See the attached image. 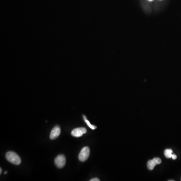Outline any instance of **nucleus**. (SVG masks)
Returning a JSON list of instances; mask_svg holds the SVG:
<instances>
[{
    "label": "nucleus",
    "mask_w": 181,
    "mask_h": 181,
    "mask_svg": "<svg viewBox=\"0 0 181 181\" xmlns=\"http://www.w3.org/2000/svg\"><path fill=\"white\" fill-rule=\"evenodd\" d=\"M6 158L8 162L15 165H19L21 164V159L17 154L13 151H9L7 153Z\"/></svg>",
    "instance_id": "1"
},
{
    "label": "nucleus",
    "mask_w": 181,
    "mask_h": 181,
    "mask_svg": "<svg viewBox=\"0 0 181 181\" xmlns=\"http://www.w3.org/2000/svg\"><path fill=\"white\" fill-rule=\"evenodd\" d=\"M90 149L87 146L83 147L82 150H81V152L79 155V159L81 162H85L87 160L90 155Z\"/></svg>",
    "instance_id": "2"
},
{
    "label": "nucleus",
    "mask_w": 181,
    "mask_h": 181,
    "mask_svg": "<svg viewBox=\"0 0 181 181\" xmlns=\"http://www.w3.org/2000/svg\"><path fill=\"white\" fill-rule=\"evenodd\" d=\"M65 163H66L65 157L63 155H58L55 159V164L58 168H63L65 165Z\"/></svg>",
    "instance_id": "3"
},
{
    "label": "nucleus",
    "mask_w": 181,
    "mask_h": 181,
    "mask_svg": "<svg viewBox=\"0 0 181 181\" xmlns=\"http://www.w3.org/2000/svg\"><path fill=\"white\" fill-rule=\"evenodd\" d=\"M161 163H162V160L160 158H154L153 160H150L149 162H147V168L149 169V170L152 171L154 169V168L156 164H160Z\"/></svg>",
    "instance_id": "4"
},
{
    "label": "nucleus",
    "mask_w": 181,
    "mask_h": 181,
    "mask_svg": "<svg viewBox=\"0 0 181 181\" xmlns=\"http://www.w3.org/2000/svg\"><path fill=\"white\" fill-rule=\"evenodd\" d=\"M87 132V129L84 127L77 128L73 130L72 131V136L76 137L82 136L83 134Z\"/></svg>",
    "instance_id": "5"
},
{
    "label": "nucleus",
    "mask_w": 181,
    "mask_h": 181,
    "mask_svg": "<svg viewBox=\"0 0 181 181\" xmlns=\"http://www.w3.org/2000/svg\"><path fill=\"white\" fill-rule=\"evenodd\" d=\"M60 128L59 126H56L52 129L50 134V138L51 140H55L60 136Z\"/></svg>",
    "instance_id": "6"
},
{
    "label": "nucleus",
    "mask_w": 181,
    "mask_h": 181,
    "mask_svg": "<svg viewBox=\"0 0 181 181\" xmlns=\"http://www.w3.org/2000/svg\"><path fill=\"white\" fill-rule=\"evenodd\" d=\"M173 150L171 149H167L164 151V156L167 159H171L173 155Z\"/></svg>",
    "instance_id": "7"
},
{
    "label": "nucleus",
    "mask_w": 181,
    "mask_h": 181,
    "mask_svg": "<svg viewBox=\"0 0 181 181\" xmlns=\"http://www.w3.org/2000/svg\"><path fill=\"white\" fill-rule=\"evenodd\" d=\"M83 118H84V120H85V122H86V123L87 124V125L89 126V127L91 128L92 129H93V130H95V129H96L97 126H94V125H92V124H91V123H90V122L87 119L86 116L83 115Z\"/></svg>",
    "instance_id": "8"
},
{
    "label": "nucleus",
    "mask_w": 181,
    "mask_h": 181,
    "mask_svg": "<svg viewBox=\"0 0 181 181\" xmlns=\"http://www.w3.org/2000/svg\"><path fill=\"white\" fill-rule=\"evenodd\" d=\"M177 155H174V154H173V155H172V158L173 160H176V159H177Z\"/></svg>",
    "instance_id": "9"
},
{
    "label": "nucleus",
    "mask_w": 181,
    "mask_h": 181,
    "mask_svg": "<svg viewBox=\"0 0 181 181\" xmlns=\"http://www.w3.org/2000/svg\"><path fill=\"white\" fill-rule=\"evenodd\" d=\"M100 180H99V179L98 178H93L92 179H91L90 180V181H99Z\"/></svg>",
    "instance_id": "10"
},
{
    "label": "nucleus",
    "mask_w": 181,
    "mask_h": 181,
    "mask_svg": "<svg viewBox=\"0 0 181 181\" xmlns=\"http://www.w3.org/2000/svg\"><path fill=\"white\" fill-rule=\"evenodd\" d=\"M0 174H2V168L0 169Z\"/></svg>",
    "instance_id": "11"
},
{
    "label": "nucleus",
    "mask_w": 181,
    "mask_h": 181,
    "mask_svg": "<svg viewBox=\"0 0 181 181\" xmlns=\"http://www.w3.org/2000/svg\"><path fill=\"white\" fill-rule=\"evenodd\" d=\"M7 172H5V173H4V174H7Z\"/></svg>",
    "instance_id": "12"
},
{
    "label": "nucleus",
    "mask_w": 181,
    "mask_h": 181,
    "mask_svg": "<svg viewBox=\"0 0 181 181\" xmlns=\"http://www.w3.org/2000/svg\"><path fill=\"white\" fill-rule=\"evenodd\" d=\"M149 1H153V0H149Z\"/></svg>",
    "instance_id": "13"
}]
</instances>
